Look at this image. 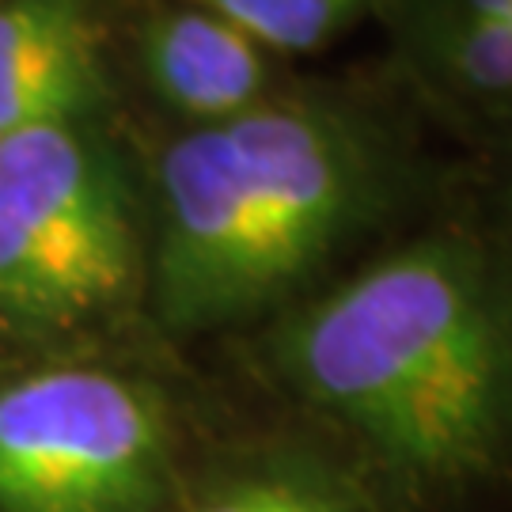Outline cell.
I'll return each instance as SVG.
<instances>
[{
	"label": "cell",
	"instance_id": "4",
	"mask_svg": "<svg viewBox=\"0 0 512 512\" xmlns=\"http://www.w3.org/2000/svg\"><path fill=\"white\" fill-rule=\"evenodd\" d=\"M175 437L160 391L107 368L0 384V512H175Z\"/></svg>",
	"mask_w": 512,
	"mask_h": 512
},
{
	"label": "cell",
	"instance_id": "9",
	"mask_svg": "<svg viewBox=\"0 0 512 512\" xmlns=\"http://www.w3.org/2000/svg\"><path fill=\"white\" fill-rule=\"evenodd\" d=\"M202 8L217 12L255 38L262 50L277 54H311L323 42L346 31L368 8H380V0H198Z\"/></svg>",
	"mask_w": 512,
	"mask_h": 512
},
{
	"label": "cell",
	"instance_id": "10",
	"mask_svg": "<svg viewBox=\"0 0 512 512\" xmlns=\"http://www.w3.org/2000/svg\"><path fill=\"white\" fill-rule=\"evenodd\" d=\"M459 202L512 251V133L475 145L459 167Z\"/></svg>",
	"mask_w": 512,
	"mask_h": 512
},
{
	"label": "cell",
	"instance_id": "3",
	"mask_svg": "<svg viewBox=\"0 0 512 512\" xmlns=\"http://www.w3.org/2000/svg\"><path fill=\"white\" fill-rule=\"evenodd\" d=\"M141 236L118 164L84 122L0 145V323L61 334L126 304Z\"/></svg>",
	"mask_w": 512,
	"mask_h": 512
},
{
	"label": "cell",
	"instance_id": "8",
	"mask_svg": "<svg viewBox=\"0 0 512 512\" xmlns=\"http://www.w3.org/2000/svg\"><path fill=\"white\" fill-rule=\"evenodd\" d=\"M175 512H387L380 497L327 456H258L224 467Z\"/></svg>",
	"mask_w": 512,
	"mask_h": 512
},
{
	"label": "cell",
	"instance_id": "1",
	"mask_svg": "<svg viewBox=\"0 0 512 512\" xmlns=\"http://www.w3.org/2000/svg\"><path fill=\"white\" fill-rule=\"evenodd\" d=\"M262 365L387 512L512 509V251L456 198L270 319Z\"/></svg>",
	"mask_w": 512,
	"mask_h": 512
},
{
	"label": "cell",
	"instance_id": "2",
	"mask_svg": "<svg viewBox=\"0 0 512 512\" xmlns=\"http://www.w3.org/2000/svg\"><path fill=\"white\" fill-rule=\"evenodd\" d=\"M425 110L266 95L167 145L156 171L152 304L175 334L274 319L365 239H399L456 198Z\"/></svg>",
	"mask_w": 512,
	"mask_h": 512
},
{
	"label": "cell",
	"instance_id": "6",
	"mask_svg": "<svg viewBox=\"0 0 512 512\" xmlns=\"http://www.w3.org/2000/svg\"><path fill=\"white\" fill-rule=\"evenodd\" d=\"M107 92L92 0H0V145L84 122Z\"/></svg>",
	"mask_w": 512,
	"mask_h": 512
},
{
	"label": "cell",
	"instance_id": "5",
	"mask_svg": "<svg viewBox=\"0 0 512 512\" xmlns=\"http://www.w3.org/2000/svg\"><path fill=\"white\" fill-rule=\"evenodd\" d=\"M410 99L471 148L512 133V19L380 0Z\"/></svg>",
	"mask_w": 512,
	"mask_h": 512
},
{
	"label": "cell",
	"instance_id": "12",
	"mask_svg": "<svg viewBox=\"0 0 512 512\" xmlns=\"http://www.w3.org/2000/svg\"><path fill=\"white\" fill-rule=\"evenodd\" d=\"M509 512H512V509H509Z\"/></svg>",
	"mask_w": 512,
	"mask_h": 512
},
{
	"label": "cell",
	"instance_id": "11",
	"mask_svg": "<svg viewBox=\"0 0 512 512\" xmlns=\"http://www.w3.org/2000/svg\"><path fill=\"white\" fill-rule=\"evenodd\" d=\"M425 4L459 8V12H478V16H509L512 19V0H425Z\"/></svg>",
	"mask_w": 512,
	"mask_h": 512
},
{
	"label": "cell",
	"instance_id": "7",
	"mask_svg": "<svg viewBox=\"0 0 512 512\" xmlns=\"http://www.w3.org/2000/svg\"><path fill=\"white\" fill-rule=\"evenodd\" d=\"M152 92L194 126H217L270 95L266 50L209 8H164L141 27Z\"/></svg>",
	"mask_w": 512,
	"mask_h": 512
}]
</instances>
